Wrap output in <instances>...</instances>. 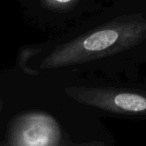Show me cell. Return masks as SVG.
I'll return each mask as SVG.
<instances>
[{
	"mask_svg": "<svg viewBox=\"0 0 146 146\" xmlns=\"http://www.w3.org/2000/svg\"><path fill=\"white\" fill-rule=\"evenodd\" d=\"M34 4L39 5L41 10H48L56 14H67L71 10H79L81 5L85 4L87 0H31ZM91 2V0H88Z\"/></svg>",
	"mask_w": 146,
	"mask_h": 146,
	"instance_id": "3",
	"label": "cell"
},
{
	"mask_svg": "<svg viewBox=\"0 0 146 146\" xmlns=\"http://www.w3.org/2000/svg\"><path fill=\"white\" fill-rule=\"evenodd\" d=\"M1 108H2V103L0 102V110H1Z\"/></svg>",
	"mask_w": 146,
	"mask_h": 146,
	"instance_id": "4",
	"label": "cell"
},
{
	"mask_svg": "<svg viewBox=\"0 0 146 146\" xmlns=\"http://www.w3.org/2000/svg\"><path fill=\"white\" fill-rule=\"evenodd\" d=\"M146 39V17L124 15L89 27L88 30L59 41L43 53V70L91 71L104 59L126 51Z\"/></svg>",
	"mask_w": 146,
	"mask_h": 146,
	"instance_id": "1",
	"label": "cell"
},
{
	"mask_svg": "<svg viewBox=\"0 0 146 146\" xmlns=\"http://www.w3.org/2000/svg\"><path fill=\"white\" fill-rule=\"evenodd\" d=\"M65 92L85 106L120 115H146V91L108 86H72Z\"/></svg>",
	"mask_w": 146,
	"mask_h": 146,
	"instance_id": "2",
	"label": "cell"
}]
</instances>
